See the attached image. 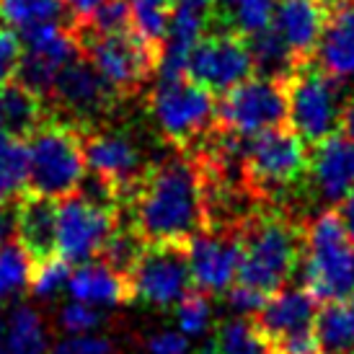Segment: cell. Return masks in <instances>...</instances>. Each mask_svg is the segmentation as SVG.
<instances>
[{
	"label": "cell",
	"mask_w": 354,
	"mask_h": 354,
	"mask_svg": "<svg viewBox=\"0 0 354 354\" xmlns=\"http://www.w3.org/2000/svg\"><path fill=\"white\" fill-rule=\"evenodd\" d=\"M124 209L127 223L145 243L189 246L207 230V189L199 158L174 150L150 163Z\"/></svg>",
	"instance_id": "cell-1"
},
{
	"label": "cell",
	"mask_w": 354,
	"mask_h": 354,
	"mask_svg": "<svg viewBox=\"0 0 354 354\" xmlns=\"http://www.w3.org/2000/svg\"><path fill=\"white\" fill-rule=\"evenodd\" d=\"M305 223L290 207L261 205L241 227L238 282L264 297L282 292L303 264Z\"/></svg>",
	"instance_id": "cell-2"
},
{
	"label": "cell",
	"mask_w": 354,
	"mask_h": 354,
	"mask_svg": "<svg viewBox=\"0 0 354 354\" xmlns=\"http://www.w3.org/2000/svg\"><path fill=\"white\" fill-rule=\"evenodd\" d=\"M86 174L83 127L50 114L26 140V192L62 202L78 194Z\"/></svg>",
	"instance_id": "cell-3"
},
{
	"label": "cell",
	"mask_w": 354,
	"mask_h": 354,
	"mask_svg": "<svg viewBox=\"0 0 354 354\" xmlns=\"http://www.w3.org/2000/svg\"><path fill=\"white\" fill-rule=\"evenodd\" d=\"M310 148L292 124L259 132L243 145V181L259 205L285 207V197L303 187Z\"/></svg>",
	"instance_id": "cell-4"
},
{
	"label": "cell",
	"mask_w": 354,
	"mask_h": 354,
	"mask_svg": "<svg viewBox=\"0 0 354 354\" xmlns=\"http://www.w3.org/2000/svg\"><path fill=\"white\" fill-rule=\"evenodd\" d=\"M148 111L160 138L184 153H194L217 127V96L189 75L158 78Z\"/></svg>",
	"instance_id": "cell-5"
},
{
	"label": "cell",
	"mask_w": 354,
	"mask_h": 354,
	"mask_svg": "<svg viewBox=\"0 0 354 354\" xmlns=\"http://www.w3.org/2000/svg\"><path fill=\"white\" fill-rule=\"evenodd\" d=\"M303 287L321 303L354 297V243L346 236L336 207L321 209L305 223Z\"/></svg>",
	"instance_id": "cell-6"
},
{
	"label": "cell",
	"mask_w": 354,
	"mask_h": 354,
	"mask_svg": "<svg viewBox=\"0 0 354 354\" xmlns=\"http://www.w3.org/2000/svg\"><path fill=\"white\" fill-rule=\"evenodd\" d=\"M321 300L308 287H285L251 315L266 354H324L318 342Z\"/></svg>",
	"instance_id": "cell-7"
},
{
	"label": "cell",
	"mask_w": 354,
	"mask_h": 354,
	"mask_svg": "<svg viewBox=\"0 0 354 354\" xmlns=\"http://www.w3.org/2000/svg\"><path fill=\"white\" fill-rule=\"evenodd\" d=\"M80 55L106 78L122 101L135 99L142 93V86L158 73V55L148 41H142L135 31L124 34H88L75 31Z\"/></svg>",
	"instance_id": "cell-8"
},
{
	"label": "cell",
	"mask_w": 354,
	"mask_h": 354,
	"mask_svg": "<svg viewBox=\"0 0 354 354\" xmlns=\"http://www.w3.org/2000/svg\"><path fill=\"white\" fill-rule=\"evenodd\" d=\"M290 124L305 140L308 148L331 138L342 129V117L349 101H344V86L326 75L313 62H305L287 78Z\"/></svg>",
	"instance_id": "cell-9"
},
{
	"label": "cell",
	"mask_w": 354,
	"mask_h": 354,
	"mask_svg": "<svg viewBox=\"0 0 354 354\" xmlns=\"http://www.w3.org/2000/svg\"><path fill=\"white\" fill-rule=\"evenodd\" d=\"M282 124H290L287 78L254 75L233 91L217 96V127L230 135L254 138L259 132Z\"/></svg>",
	"instance_id": "cell-10"
},
{
	"label": "cell",
	"mask_w": 354,
	"mask_h": 354,
	"mask_svg": "<svg viewBox=\"0 0 354 354\" xmlns=\"http://www.w3.org/2000/svg\"><path fill=\"white\" fill-rule=\"evenodd\" d=\"M83 150L91 176L101 178L114 189L122 199V207L127 205V199L150 168L145 153L140 148V140L127 127L104 122L83 129Z\"/></svg>",
	"instance_id": "cell-11"
},
{
	"label": "cell",
	"mask_w": 354,
	"mask_h": 354,
	"mask_svg": "<svg viewBox=\"0 0 354 354\" xmlns=\"http://www.w3.org/2000/svg\"><path fill=\"white\" fill-rule=\"evenodd\" d=\"M119 104L122 99L117 96V91L109 86L106 78L83 55L70 59L59 70L47 96L50 114L75 122L83 129L104 124L117 111Z\"/></svg>",
	"instance_id": "cell-12"
},
{
	"label": "cell",
	"mask_w": 354,
	"mask_h": 354,
	"mask_svg": "<svg viewBox=\"0 0 354 354\" xmlns=\"http://www.w3.org/2000/svg\"><path fill=\"white\" fill-rule=\"evenodd\" d=\"M119 223L122 209L99 205L80 192L62 199L57 202V256L68 264L99 259Z\"/></svg>",
	"instance_id": "cell-13"
},
{
	"label": "cell",
	"mask_w": 354,
	"mask_h": 354,
	"mask_svg": "<svg viewBox=\"0 0 354 354\" xmlns=\"http://www.w3.org/2000/svg\"><path fill=\"white\" fill-rule=\"evenodd\" d=\"M135 300L166 310L194 290L189 269V246L184 243H145L129 272Z\"/></svg>",
	"instance_id": "cell-14"
},
{
	"label": "cell",
	"mask_w": 354,
	"mask_h": 354,
	"mask_svg": "<svg viewBox=\"0 0 354 354\" xmlns=\"http://www.w3.org/2000/svg\"><path fill=\"white\" fill-rule=\"evenodd\" d=\"M187 75L199 86L223 96L256 75L254 52L248 37L238 31L212 29L199 41L189 57Z\"/></svg>",
	"instance_id": "cell-15"
},
{
	"label": "cell",
	"mask_w": 354,
	"mask_h": 354,
	"mask_svg": "<svg viewBox=\"0 0 354 354\" xmlns=\"http://www.w3.org/2000/svg\"><path fill=\"white\" fill-rule=\"evenodd\" d=\"M189 269L194 290L225 295L238 282L241 230H205L189 243Z\"/></svg>",
	"instance_id": "cell-16"
},
{
	"label": "cell",
	"mask_w": 354,
	"mask_h": 354,
	"mask_svg": "<svg viewBox=\"0 0 354 354\" xmlns=\"http://www.w3.org/2000/svg\"><path fill=\"white\" fill-rule=\"evenodd\" d=\"M305 184L324 209L339 207L354 192V142L342 129L310 148Z\"/></svg>",
	"instance_id": "cell-17"
},
{
	"label": "cell",
	"mask_w": 354,
	"mask_h": 354,
	"mask_svg": "<svg viewBox=\"0 0 354 354\" xmlns=\"http://www.w3.org/2000/svg\"><path fill=\"white\" fill-rule=\"evenodd\" d=\"M326 19H328L326 0H279L269 26L285 41L292 57L305 65V62H313Z\"/></svg>",
	"instance_id": "cell-18"
},
{
	"label": "cell",
	"mask_w": 354,
	"mask_h": 354,
	"mask_svg": "<svg viewBox=\"0 0 354 354\" xmlns=\"http://www.w3.org/2000/svg\"><path fill=\"white\" fill-rule=\"evenodd\" d=\"M326 19L321 41L315 47L313 65L342 86L354 80V0H326Z\"/></svg>",
	"instance_id": "cell-19"
},
{
	"label": "cell",
	"mask_w": 354,
	"mask_h": 354,
	"mask_svg": "<svg viewBox=\"0 0 354 354\" xmlns=\"http://www.w3.org/2000/svg\"><path fill=\"white\" fill-rule=\"evenodd\" d=\"M68 292L73 295V300L96 305V308H119V305L135 303L129 277L117 272L104 259H93L75 266L70 272Z\"/></svg>",
	"instance_id": "cell-20"
},
{
	"label": "cell",
	"mask_w": 354,
	"mask_h": 354,
	"mask_svg": "<svg viewBox=\"0 0 354 354\" xmlns=\"http://www.w3.org/2000/svg\"><path fill=\"white\" fill-rule=\"evenodd\" d=\"M19 243L34 264L57 256V205L52 199L29 192L19 199Z\"/></svg>",
	"instance_id": "cell-21"
},
{
	"label": "cell",
	"mask_w": 354,
	"mask_h": 354,
	"mask_svg": "<svg viewBox=\"0 0 354 354\" xmlns=\"http://www.w3.org/2000/svg\"><path fill=\"white\" fill-rule=\"evenodd\" d=\"M50 117L47 101L31 93L24 83L10 80L0 86V129L16 140H26Z\"/></svg>",
	"instance_id": "cell-22"
},
{
	"label": "cell",
	"mask_w": 354,
	"mask_h": 354,
	"mask_svg": "<svg viewBox=\"0 0 354 354\" xmlns=\"http://www.w3.org/2000/svg\"><path fill=\"white\" fill-rule=\"evenodd\" d=\"M0 318H3V354H50V326L34 305H10L8 313Z\"/></svg>",
	"instance_id": "cell-23"
},
{
	"label": "cell",
	"mask_w": 354,
	"mask_h": 354,
	"mask_svg": "<svg viewBox=\"0 0 354 354\" xmlns=\"http://www.w3.org/2000/svg\"><path fill=\"white\" fill-rule=\"evenodd\" d=\"M50 24L73 26L65 0H0V26L16 31L19 37Z\"/></svg>",
	"instance_id": "cell-24"
},
{
	"label": "cell",
	"mask_w": 354,
	"mask_h": 354,
	"mask_svg": "<svg viewBox=\"0 0 354 354\" xmlns=\"http://www.w3.org/2000/svg\"><path fill=\"white\" fill-rule=\"evenodd\" d=\"M274 8L277 0H215L212 26L254 37L259 31L269 29Z\"/></svg>",
	"instance_id": "cell-25"
},
{
	"label": "cell",
	"mask_w": 354,
	"mask_h": 354,
	"mask_svg": "<svg viewBox=\"0 0 354 354\" xmlns=\"http://www.w3.org/2000/svg\"><path fill=\"white\" fill-rule=\"evenodd\" d=\"M318 342L324 354H354V305L352 300L324 303L318 313Z\"/></svg>",
	"instance_id": "cell-26"
},
{
	"label": "cell",
	"mask_w": 354,
	"mask_h": 354,
	"mask_svg": "<svg viewBox=\"0 0 354 354\" xmlns=\"http://www.w3.org/2000/svg\"><path fill=\"white\" fill-rule=\"evenodd\" d=\"M202 354H266V346L251 318H230L217 326Z\"/></svg>",
	"instance_id": "cell-27"
},
{
	"label": "cell",
	"mask_w": 354,
	"mask_h": 354,
	"mask_svg": "<svg viewBox=\"0 0 354 354\" xmlns=\"http://www.w3.org/2000/svg\"><path fill=\"white\" fill-rule=\"evenodd\" d=\"M132 8V31L160 55L176 0H127Z\"/></svg>",
	"instance_id": "cell-28"
},
{
	"label": "cell",
	"mask_w": 354,
	"mask_h": 354,
	"mask_svg": "<svg viewBox=\"0 0 354 354\" xmlns=\"http://www.w3.org/2000/svg\"><path fill=\"white\" fill-rule=\"evenodd\" d=\"M26 194V142L0 129V205Z\"/></svg>",
	"instance_id": "cell-29"
},
{
	"label": "cell",
	"mask_w": 354,
	"mask_h": 354,
	"mask_svg": "<svg viewBox=\"0 0 354 354\" xmlns=\"http://www.w3.org/2000/svg\"><path fill=\"white\" fill-rule=\"evenodd\" d=\"M31 266H34V261L19 241L0 248V303L29 287Z\"/></svg>",
	"instance_id": "cell-30"
},
{
	"label": "cell",
	"mask_w": 354,
	"mask_h": 354,
	"mask_svg": "<svg viewBox=\"0 0 354 354\" xmlns=\"http://www.w3.org/2000/svg\"><path fill=\"white\" fill-rule=\"evenodd\" d=\"M73 31H88V34H124L132 31V8L127 0H101V6Z\"/></svg>",
	"instance_id": "cell-31"
},
{
	"label": "cell",
	"mask_w": 354,
	"mask_h": 354,
	"mask_svg": "<svg viewBox=\"0 0 354 354\" xmlns=\"http://www.w3.org/2000/svg\"><path fill=\"white\" fill-rule=\"evenodd\" d=\"M176 324H178V331L187 334L189 339L209 331V324H212V303H209V295L199 292V290H192L176 305Z\"/></svg>",
	"instance_id": "cell-32"
},
{
	"label": "cell",
	"mask_w": 354,
	"mask_h": 354,
	"mask_svg": "<svg viewBox=\"0 0 354 354\" xmlns=\"http://www.w3.org/2000/svg\"><path fill=\"white\" fill-rule=\"evenodd\" d=\"M70 279V264L59 256H52L47 261H39V264L31 266V279H29V290L34 297L39 300H50L55 297L68 285Z\"/></svg>",
	"instance_id": "cell-33"
},
{
	"label": "cell",
	"mask_w": 354,
	"mask_h": 354,
	"mask_svg": "<svg viewBox=\"0 0 354 354\" xmlns=\"http://www.w3.org/2000/svg\"><path fill=\"white\" fill-rule=\"evenodd\" d=\"M57 324L68 336H83V334L96 331V328H101V326L106 324V315H104V310L96 308V305L80 303V300H70V303H65L62 308H59Z\"/></svg>",
	"instance_id": "cell-34"
},
{
	"label": "cell",
	"mask_w": 354,
	"mask_h": 354,
	"mask_svg": "<svg viewBox=\"0 0 354 354\" xmlns=\"http://www.w3.org/2000/svg\"><path fill=\"white\" fill-rule=\"evenodd\" d=\"M24 59V41L16 31L0 26V86L16 80Z\"/></svg>",
	"instance_id": "cell-35"
},
{
	"label": "cell",
	"mask_w": 354,
	"mask_h": 354,
	"mask_svg": "<svg viewBox=\"0 0 354 354\" xmlns=\"http://www.w3.org/2000/svg\"><path fill=\"white\" fill-rule=\"evenodd\" d=\"M50 354H114V344L109 336H65L62 342L52 344Z\"/></svg>",
	"instance_id": "cell-36"
},
{
	"label": "cell",
	"mask_w": 354,
	"mask_h": 354,
	"mask_svg": "<svg viewBox=\"0 0 354 354\" xmlns=\"http://www.w3.org/2000/svg\"><path fill=\"white\" fill-rule=\"evenodd\" d=\"M145 354H192V342L181 331H156L145 339Z\"/></svg>",
	"instance_id": "cell-37"
},
{
	"label": "cell",
	"mask_w": 354,
	"mask_h": 354,
	"mask_svg": "<svg viewBox=\"0 0 354 354\" xmlns=\"http://www.w3.org/2000/svg\"><path fill=\"white\" fill-rule=\"evenodd\" d=\"M19 199L0 205V248L19 241Z\"/></svg>",
	"instance_id": "cell-38"
},
{
	"label": "cell",
	"mask_w": 354,
	"mask_h": 354,
	"mask_svg": "<svg viewBox=\"0 0 354 354\" xmlns=\"http://www.w3.org/2000/svg\"><path fill=\"white\" fill-rule=\"evenodd\" d=\"M101 6V0H65V8L70 13L73 26H78L83 21H88V16Z\"/></svg>",
	"instance_id": "cell-39"
},
{
	"label": "cell",
	"mask_w": 354,
	"mask_h": 354,
	"mask_svg": "<svg viewBox=\"0 0 354 354\" xmlns=\"http://www.w3.org/2000/svg\"><path fill=\"white\" fill-rule=\"evenodd\" d=\"M336 212H339V217H342V225H344L349 241L354 243V192L342 202V205L336 207Z\"/></svg>",
	"instance_id": "cell-40"
},
{
	"label": "cell",
	"mask_w": 354,
	"mask_h": 354,
	"mask_svg": "<svg viewBox=\"0 0 354 354\" xmlns=\"http://www.w3.org/2000/svg\"><path fill=\"white\" fill-rule=\"evenodd\" d=\"M342 132L354 142V99H349L344 109V117H342Z\"/></svg>",
	"instance_id": "cell-41"
}]
</instances>
